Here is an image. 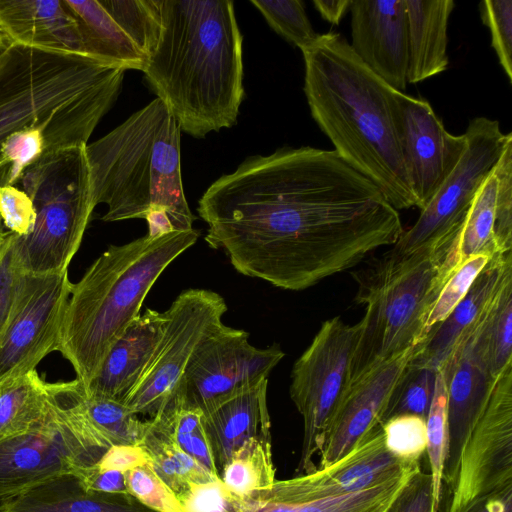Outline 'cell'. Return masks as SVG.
Segmentation results:
<instances>
[{"instance_id":"1","label":"cell","mask_w":512,"mask_h":512,"mask_svg":"<svg viewBox=\"0 0 512 512\" xmlns=\"http://www.w3.org/2000/svg\"><path fill=\"white\" fill-rule=\"evenodd\" d=\"M205 241L240 274L300 291L394 245L398 210L334 150L283 147L246 158L199 199Z\"/></svg>"},{"instance_id":"2","label":"cell","mask_w":512,"mask_h":512,"mask_svg":"<svg viewBox=\"0 0 512 512\" xmlns=\"http://www.w3.org/2000/svg\"><path fill=\"white\" fill-rule=\"evenodd\" d=\"M145 80L194 138L230 128L244 98L243 37L230 0H159Z\"/></svg>"},{"instance_id":"3","label":"cell","mask_w":512,"mask_h":512,"mask_svg":"<svg viewBox=\"0 0 512 512\" xmlns=\"http://www.w3.org/2000/svg\"><path fill=\"white\" fill-rule=\"evenodd\" d=\"M311 115L335 152L382 191L396 210L418 208L400 144L398 93L339 33L302 51Z\"/></svg>"},{"instance_id":"4","label":"cell","mask_w":512,"mask_h":512,"mask_svg":"<svg viewBox=\"0 0 512 512\" xmlns=\"http://www.w3.org/2000/svg\"><path fill=\"white\" fill-rule=\"evenodd\" d=\"M125 71L87 55L9 43L0 57V165L4 140L25 127L43 130L45 153L87 145Z\"/></svg>"},{"instance_id":"5","label":"cell","mask_w":512,"mask_h":512,"mask_svg":"<svg viewBox=\"0 0 512 512\" xmlns=\"http://www.w3.org/2000/svg\"><path fill=\"white\" fill-rule=\"evenodd\" d=\"M196 229L172 231L110 245L72 283L58 351L69 361L85 388L111 347L140 314L143 301L162 272L193 246Z\"/></svg>"},{"instance_id":"6","label":"cell","mask_w":512,"mask_h":512,"mask_svg":"<svg viewBox=\"0 0 512 512\" xmlns=\"http://www.w3.org/2000/svg\"><path fill=\"white\" fill-rule=\"evenodd\" d=\"M180 128L155 98L102 138L86 145L93 204L106 222L164 211L175 231L192 229L181 175Z\"/></svg>"},{"instance_id":"7","label":"cell","mask_w":512,"mask_h":512,"mask_svg":"<svg viewBox=\"0 0 512 512\" xmlns=\"http://www.w3.org/2000/svg\"><path fill=\"white\" fill-rule=\"evenodd\" d=\"M457 231L411 254L389 252L353 272L355 301L364 305L362 329L351 363V383L375 366L425 340V323L451 275L447 255Z\"/></svg>"},{"instance_id":"8","label":"cell","mask_w":512,"mask_h":512,"mask_svg":"<svg viewBox=\"0 0 512 512\" xmlns=\"http://www.w3.org/2000/svg\"><path fill=\"white\" fill-rule=\"evenodd\" d=\"M19 182L36 218L27 235L11 233L16 265L31 275L68 271L95 208L86 145L44 153Z\"/></svg>"},{"instance_id":"9","label":"cell","mask_w":512,"mask_h":512,"mask_svg":"<svg viewBox=\"0 0 512 512\" xmlns=\"http://www.w3.org/2000/svg\"><path fill=\"white\" fill-rule=\"evenodd\" d=\"M362 329L336 316L326 320L294 363L290 397L302 415L304 435L297 475L317 469L332 420L351 384V363Z\"/></svg>"},{"instance_id":"10","label":"cell","mask_w":512,"mask_h":512,"mask_svg":"<svg viewBox=\"0 0 512 512\" xmlns=\"http://www.w3.org/2000/svg\"><path fill=\"white\" fill-rule=\"evenodd\" d=\"M249 334L222 324L196 348L168 401L211 412L223 402L267 379L285 353L278 344L257 348Z\"/></svg>"},{"instance_id":"11","label":"cell","mask_w":512,"mask_h":512,"mask_svg":"<svg viewBox=\"0 0 512 512\" xmlns=\"http://www.w3.org/2000/svg\"><path fill=\"white\" fill-rule=\"evenodd\" d=\"M227 309L224 298L207 289H186L175 298L154 354L124 402L132 413L153 418L163 409L198 345L224 324Z\"/></svg>"},{"instance_id":"12","label":"cell","mask_w":512,"mask_h":512,"mask_svg":"<svg viewBox=\"0 0 512 512\" xmlns=\"http://www.w3.org/2000/svg\"><path fill=\"white\" fill-rule=\"evenodd\" d=\"M464 135L467 145L459 163L389 253L408 255L454 234L478 189L512 142V133H503L497 120L486 117L471 119Z\"/></svg>"},{"instance_id":"13","label":"cell","mask_w":512,"mask_h":512,"mask_svg":"<svg viewBox=\"0 0 512 512\" xmlns=\"http://www.w3.org/2000/svg\"><path fill=\"white\" fill-rule=\"evenodd\" d=\"M512 485V364L490 395L461 449L446 512Z\"/></svg>"},{"instance_id":"14","label":"cell","mask_w":512,"mask_h":512,"mask_svg":"<svg viewBox=\"0 0 512 512\" xmlns=\"http://www.w3.org/2000/svg\"><path fill=\"white\" fill-rule=\"evenodd\" d=\"M71 286L68 271L23 275L12 315L0 337V382L36 370L48 354L58 351Z\"/></svg>"},{"instance_id":"15","label":"cell","mask_w":512,"mask_h":512,"mask_svg":"<svg viewBox=\"0 0 512 512\" xmlns=\"http://www.w3.org/2000/svg\"><path fill=\"white\" fill-rule=\"evenodd\" d=\"M87 56L143 71L160 32L159 0H65Z\"/></svg>"},{"instance_id":"16","label":"cell","mask_w":512,"mask_h":512,"mask_svg":"<svg viewBox=\"0 0 512 512\" xmlns=\"http://www.w3.org/2000/svg\"><path fill=\"white\" fill-rule=\"evenodd\" d=\"M104 452L82 441L52 406L46 422L0 441V502L95 464Z\"/></svg>"},{"instance_id":"17","label":"cell","mask_w":512,"mask_h":512,"mask_svg":"<svg viewBox=\"0 0 512 512\" xmlns=\"http://www.w3.org/2000/svg\"><path fill=\"white\" fill-rule=\"evenodd\" d=\"M419 347L380 363L350 384L327 432L317 469L340 460L381 429L391 397Z\"/></svg>"},{"instance_id":"18","label":"cell","mask_w":512,"mask_h":512,"mask_svg":"<svg viewBox=\"0 0 512 512\" xmlns=\"http://www.w3.org/2000/svg\"><path fill=\"white\" fill-rule=\"evenodd\" d=\"M398 104L402 154L421 210L459 163L466 137L449 133L425 99L399 92Z\"/></svg>"},{"instance_id":"19","label":"cell","mask_w":512,"mask_h":512,"mask_svg":"<svg viewBox=\"0 0 512 512\" xmlns=\"http://www.w3.org/2000/svg\"><path fill=\"white\" fill-rule=\"evenodd\" d=\"M418 465L396 458L386 448L380 429L330 466L291 479L276 480L270 489L284 498L297 501L335 498L370 489Z\"/></svg>"},{"instance_id":"20","label":"cell","mask_w":512,"mask_h":512,"mask_svg":"<svg viewBox=\"0 0 512 512\" xmlns=\"http://www.w3.org/2000/svg\"><path fill=\"white\" fill-rule=\"evenodd\" d=\"M351 49L379 78L403 92L408 72L405 0H352Z\"/></svg>"},{"instance_id":"21","label":"cell","mask_w":512,"mask_h":512,"mask_svg":"<svg viewBox=\"0 0 512 512\" xmlns=\"http://www.w3.org/2000/svg\"><path fill=\"white\" fill-rule=\"evenodd\" d=\"M485 315L440 367L447 383L449 442L443 481L449 485L454 480L461 449L496 380L488 372L480 342Z\"/></svg>"},{"instance_id":"22","label":"cell","mask_w":512,"mask_h":512,"mask_svg":"<svg viewBox=\"0 0 512 512\" xmlns=\"http://www.w3.org/2000/svg\"><path fill=\"white\" fill-rule=\"evenodd\" d=\"M54 410L88 446L106 451L114 445L139 444L146 427L124 403L84 392L75 379L49 383Z\"/></svg>"},{"instance_id":"23","label":"cell","mask_w":512,"mask_h":512,"mask_svg":"<svg viewBox=\"0 0 512 512\" xmlns=\"http://www.w3.org/2000/svg\"><path fill=\"white\" fill-rule=\"evenodd\" d=\"M511 272L512 252L493 257L449 316L430 330L410 365L437 371L483 318Z\"/></svg>"},{"instance_id":"24","label":"cell","mask_w":512,"mask_h":512,"mask_svg":"<svg viewBox=\"0 0 512 512\" xmlns=\"http://www.w3.org/2000/svg\"><path fill=\"white\" fill-rule=\"evenodd\" d=\"M166 320L165 312L153 309L139 314L111 347L84 392L124 403L153 356Z\"/></svg>"},{"instance_id":"25","label":"cell","mask_w":512,"mask_h":512,"mask_svg":"<svg viewBox=\"0 0 512 512\" xmlns=\"http://www.w3.org/2000/svg\"><path fill=\"white\" fill-rule=\"evenodd\" d=\"M0 30L9 43L86 55L65 0H0Z\"/></svg>"},{"instance_id":"26","label":"cell","mask_w":512,"mask_h":512,"mask_svg":"<svg viewBox=\"0 0 512 512\" xmlns=\"http://www.w3.org/2000/svg\"><path fill=\"white\" fill-rule=\"evenodd\" d=\"M268 378L203 415V426L218 473L245 441L271 439L267 404Z\"/></svg>"},{"instance_id":"27","label":"cell","mask_w":512,"mask_h":512,"mask_svg":"<svg viewBox=\"0 0 512 512\" xmlns=\"http://www.w3.org/2000/svg\"><path fill=\"white\" fill-rule=\"evenodd\" d=\"M0 512H154L129 494L92 491L74 473L51 478L1 502Z\"/></svg>"},{"instance_id":"28","label":"cell","mask_w":512,"mask_h":512,"mask_svg":"<svg viewBox=\"0 0 512 512\" xmlns=\"http://www.w3.org/2000/svg\"><path fill=\"white\" fill-rule=\"evenodd\" d=\"M408 19L407 83L416 84L446 70L448 22L453 0H405Z\"/></svg>"},{"instance_id":"29","label":"cell","mask_w":512,"mask_h":512,"mask_svg":"<svg viewBox=\"0 0 512 512\" xmlns=\"http://www.w3.org/2000/svg\"><path fill=\"white\" fill-rule=\"evenodd\" d=\"M410 471L370 489L311 501H297L274 493L270 487L244 499L242 512H377L400 490Z\"/></svg>"},{"instance_id":"30","label":"cell","mask_w":512,"mask_h":512,"mask_svg":"<svg viewBox=\"0 0 512 512\" xmlns=\"http://www.w3.org/2000/svg\"><path fill=\"white\" fill-rule=\"evenodd\" d=\"M51 415L49 383L36 370L0 382V441L38 427Z\"/></svg>"},{"instance_id":"31","label":"cell","mask_w":512,"mask_h":512,"mask_svg":"<svg viewBox=\"0 0 512 512\" xmlns=\"http://www.w3.org/2000/svg\"><path fill=\"white\" fill-rule=\"evenodd\" d=\"M139 444L147 452L156 474L175 495L192 484L206 483L218 478L175 443L170 435L168 418L164 413H159L146 421Z\"/></svg>"},{"instance_id":"32","label":"cell","mask_w":512,"mask_h":512,"mask_svg":"<svg viewBox=\"0 0 512 512\" xmlns=\"http://www.w3.org/2000/svg\"><path fill=\"white\" fill-rule=\"evenodd\" d=\"M496 189L497 178L493 168L478 189L452 242L448 261L453 272L470 256H500L494 236Z\"/></svg>"},{"instance_id":"33","label":"cell","mask_w":512,"mask_h":512,"mask_svg":"<svg viewBox=\"0 0 512 512\" xmlns=\"http://www.w3.org/2000/svg\"><path fill=\"white\" fill-rule=\"evenodd\" d=\"M271 439L251 438L240 445L219 470L225 487L242 499L269 488L275 481Z\"/></svg>"},{"instance_id":"34","label":"cell","mask_w":512,"mask_h":512,"mask_svg":"<svg viewBox=\"0 0 512 512\" xmlns=\"http://www.w3.org/2000/svg\"><path fill=\"white\" fill-rule=\"evenodd\" d=\"M483 357L492 379L512 364V272L502 282L481 326Z\"/></svg>"},{"instance_id":"35","label":"cell","mask_w":512,"mask_h":512,"mask_svg":"<svg viewBox=\"0 0 512 512\" xmlns=\"http://www.w3.org/2000/svg\"><path fill=\"white\" fill-rule=\"evenodd\" d=\"M426 428V453L430 464L433 495L437 506L440 507L449 442L447 383L441 368L436 371L434 393L426 417Z\"/></svg>"},{"instance_id":"36","label":"cell","mask_w":512,"mask_h":512,"mask_svg":"<svg viewBox=\"0 0 512 512\" xmlns=\"http://www.w3.org/2000/svg\"><path fill=\"white\" fill-rule=\"evenodd\" d=\"M269 26L301 51L311 46L319 34L313 29L300 0H251Z\"/></svg>"},{"instance_id":"37","label":"cell","mask_w":512,"mask_h":512,"mask_svg":"<svg viewBox=\"0 0 512 512\" xmlns=\"http://www.w3.org/2000/svg\"><path fill=\"white\" fill-rule=\"evenodd\" d=\"M159 413L166 414L170 435L175 443L208 472L219 478L203 426V414L198 410L179 406L163 409Z\"/></svg>"},{"instance_id":"38","label":"cell","mask_w":512,"mask_h":512,"mask_svg":"<svg viewBox=\"0 0 512 512\" xmlns=\"http://www.w3.org/2000/svg\"><path fill=\"white\" fill-rule=\"evenodd\" d=\"M436 371L409 364L394 391L384 422L399 415H417L426 419L432 401Z\"/></svg>"},{"instance_id":"39","label":"cell","mask_w":512,"mask_h":512,"mask_svg":"<svg viewBox=\"0 0 512 512\" xmlns=\"http://www.w3.org/2000/svg\"><path fill=\"white\" fill-rule=\"evenodd\" d=\"M492 258L488 254L470 256L449 276L428 314L424 329L425 339L430 330L444 321L465 297Z\"/></svg>"},{"instance_id":"40","label":"cell","mask_w":512,"mask_h":512,"mask_svg":"<svg viewBox=\"0 0 512 512\" xmlns=\"http://www.w3.org/2000/svg\"><path fill=\"white\" fill-rule=\"evenodd\" d=\"M381 429L386 448L399 460L419 463L427 449L426 419L417 415L394 416Z\"/></svg>"},{"instance_id":"41","label":"cell","mask_w":512,"mask_h":512,"mask_svg":"<svg viewBox=\"0 0 512 512\" xmlns=\"http://www.w3.org/2000/svg\"><path fill=\"white\" fill-rule=\"evenodd\" d=\"M494 236L500 255L512 252V142L508 143L496 165Z\"/></svg>"},{"instance_id":"42","label":"cell","mask_w":512,"mask_h":512,"mask_svg":"<svg viewBox=\"0 0 512 512\" xmlns=\"http://www.w3.org/2000/svg\"><path fill=\"white\" fill-rule=\"evenodd\" d=\"M127 492L154 512H184L175 493L154 471L151 463L125 473Z\"/></svg>"},{"instance_id":"43","label":"cell","mask_w":512,"mask_h":512,"mask_svg":"<svg viewBox=\"0 0 512 512\" xmlns=\"http://www.w3.org/2000/svg\"><path fill=\"white\" fill-rule=\"evenodd\" d=\"M482 22L491 33V45L512 82V1L485 0L479 4Z\"/></svg>"},{"instance_id":"44","label":"cell","mask_w":512,"mask_h":512,"mask_svg":"<svg viewBox=\"0 0 512 512\" xmlns=\"http://www.w3.org/2000/svg\"><path fill=\"white\" fill-rule=\"evenodd\" d=\"M46 151L43 130L25 127L11 133L3 142L1 153L10 164L9 185L19 183L23 172Z\"/></svg>"},{"instance_id":"45","label":"cell","mask_w":512,"mask_h":512,"mask_svg":"<svg viewBox=\"0 0 512 512\" xmlns=\"http://www.w3.org/2000/svg\"><path fill=\"white\" fill-rule=\"evenodd\" d=\"M184 512H242L244 499L229 491L222 481L192 484L176 495Z\"/></svg>"},{"instance_id":"46","label":"cell","mask_w":512,"mask_h":512,"mask_svg":"<svg viewBox=\"0 0 512 512\" xmlns=\"http://www.w3.org/2000/svg\"><path fill=\"white\" fill-rule=\"evenodd\" d=\"M432 476L417 467L382 512H439Z\"/></svg>"},{"instance_id":"47","label":"cell","mask_w":512,"mask_h":512,"mask_svg":"<svg viewBox=\"0 0 512 512\" xmlns=\"http://www.w3.org/2000/svg\"><path fill=\"white\" fill-rule=\"evenodd\" d=\"M0 217L4 228L16 236L27 235L35 222L36 212L31 198L16 185L0 187Z\"/></svg>"},{"instance_id":"48","label":"cell","mask_w":512,"mask_h":512,"mask_svg":"<svg viewBox=\"0 0 512 512\" xmlns=\"http://www.w3.org/2000/svg\"><path fill=\"white\" fill-rule=\"evenodd\" d=\"M12 253V234L0 241V337L12 315L23 279Z\"/></svg>"},{"instance_id":"49","label":"cell","mask_w":512,"mask_h":512,"mask_svg":"<svg viewBox=\"0 0 512 512\" xmlns=\"http://www.w3.org/2000/svg\"><path fill=\"white\" fill-rule=\"evenodd\" d=\"M150 462L147 452L140 444L114 445L108 448L96 463L105 470L126 473Z\"/></svg>"},{"instance_id":"50","label":"cell","mask_w":512,"mask_h":512,"mask_svg":"<svg viewBox=\"0 0 512 512\" xmlns=\"http://www.w3.org/2000/svg\"><path fill=\"white\" fill-rule=\"evenodd\" d=\"M76 474L83 486L89 490L128 494L126 488L125 474L115 470H105L92 464L78 470Z\"/></svg>"},{"instance_id":"51","label":"cell","mask_w":512,"mask_h":512,"mask_svg":"<svg viewBox=\"0 0 512 512\" xmlns=\"http://www.w3.org/2000/svg\"><path fill=\"white\" fill-rule=\"evenodd\" d=\"M461 512H512V485L472 501Z\"/></svg>"},{"instance_id":"52","label":"cell","mask_w":512,"mask_h":512,"mask_svg":"<svg viewBox=\"0 0 512 512\" xmlns=\"http://www.w3.org/2000/svg\"><path fill=\"white\" fill-rule=\"evenodd\" d=\"M352 0H314L313 4L321 17L333 25H338L350 9Z\"/></svg>"},{"instance_id":"53","label":"cell","mask_w":512,"mask_h":512,"mask_svg":"<svg viewBox=\"0 0 512 512\" xmlns=\"http://www.w3.org/2000/svg\"><path fill=\"white\" fill-rule=\"evenodd\" d=\"M145 220L148 223L147 234L149 236H160L175 231L168 215L164 211H152L147 215Z\"/></svg>"},{"instance_id":"54","label":"cell","mask_w":512,"mask_h":512,"mask_svg":"<svg viewBox=\"0 0 512 512\" xmlns=\"http://www.w3.org/2000/svg\"><path fill=\"white\" fill-rule=\"evenodd\" d=\"M9 174H10V164L5 163L0 165V187L8 184L9 182ZM6 231L3 226L1 217H0V240L4 237Z\"/></svg>"},{"instance_id":"55","label":"cell","mask_w":512,"mask_h":512,"mask_svg":"<svg viewBox=\"0 0 512 512\" xmlns=\"http://www.w3.org/2000/svg\"><path fill=\"white\" fill-rule=\"evenodd\" d=\"M8 44H9V41L7 40V38L4 36L2 31L0 30V57H1L2 53L4 52V50L6 49V47L8 46Z\"/></svg>"},{"instance_id":"56","label":"cell","mask_w":512,"mask_h":512,"mask_svg":"<svg viewBox=\"0 0 512 512\" xmlns=\"http://www.w3.org/2000/svg\"><path fill=\"white\" fill-rule=\"evenodd\" d=\"M386 506H387V505H386ZM386 506H385V507H386ZM385 507H384V508H385ZM384 508H383V509H384ZM383 509H381V510H379V511H377V512H382V510H383Z\"/></svg>"},{"instance_id":"57","label":"cell","mask_w":512,"mask_h":512,"mask_svg":"<svg viewBox=\"0 0 512 512\" xmlns=\"http://www.w3.org/2000/svg\"><path fill=\"white\" fill-rule=\"evenodd\" d=\"M1 240H2V239H1ZM1 240H0V241H1Z\"/></svg>"}]
</instances>
